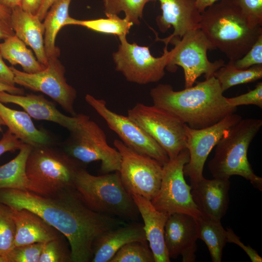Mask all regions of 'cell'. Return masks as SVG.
<instances>
[{
	"mask_svg": "<svg viewBox=\"0 0 262 262\" xmlns=\"http://www.w3.org/2000/svg\"><path fill=\"white\" fill-rule=\"evenodd\" d=\"M150 96L154 106L195 129L213 125L237 110L227 103L214 76L181 91L159 84L150 90Z\"/></svg>",
	"mask_w": 262,
	"mask_h": 262,
	"instance_id": "obj_2",
	"label": "cell"
},
{
	"mask_svg": "<svg viewBox=\"0 0 262 262\" xmlns=\"http://www.w3.org/2000/svg\"><path fill=\"white\" fill-rule=\"evenodd\" d=\"M0 117L8 130L24 143L33 147L51 145L48 133L38 129L26 112L11 109L0 102Z\"/></svg>",
	"mask_w": 262,
	"mask_h": 262,
	"instance_id": "obj_24",
	"label": "cell"
},
{
	"mask_svg": "<svg viewBox=\"0 0 262 262\" xmlns=\"http://www.w3.org/2000/svg\"><path fill=\"white\" fill-rule=\"evenodd\" d=\"M246 19L249 26H262V0H234Z\"/></svg>",
	"mask_w": 262,
	"mask_h": 262,
	"instance_id": "obj_36",
	"label": "cell"
},
{
	"mask_svg": "<svg viewBox=\"0 0 262 262\" xmlns=\"http://www.w3.org/2000/svg\"><path fill=\"white\" fill-rule=\"evenodd\" d=\"M213 76L218 81L224 92L233 86L253 82L261 79L262 65L241 69L234 66V61L229 60L227 64L218 69Z\"/></svg>",
	"mask_w": 262,
	"mask_h": 262,
	"instance_id": "obj_29",
	"label": "cell"
},
{
	"mask_svg": "<svg viewBox=\"0 0 262 262\" xmlns=\"http://www.w3.org/2000/svg\"><path fill=\"white\" fill-rule=\"evenodd\" d=\"M0 102L19 105L31 117L36 120L54 122L69 131L73 130L78 123V114L71 116L64 115L57 109L53 102L42 95L30 94L24 96L0 91Z\"/></svg>",
	"mask_w": 262,
	"mask_h": 262,
	"instance_id": "obj_19",
	"label": "cell"
},
{
	"mask_svg": "<svg viewBox=\"0 0 262 262\" xmlns=\"http://www.w3.org/2000/svg\"><path fill=\"white\" fill-rule=\"evenodd\" d=\"M63 236L44 243L39 262H71V253Z\"/></svg>",
	"mask_w": 262,
	"mask_h": 262,
	"instance_id": "obj_34",
	"label": "cell"
},
{
	"mask_svg": "<svg viewBox=\"0 0 262 262\" xmlns=\"http://www.w3.org/2000/svg\"><path fill=\"white\" fill-rule=\"evenodd\" d=\"M16 226L12 209L0 203V257L6 254L14 247Z\"/></svg>",
	"mask_w": 262,
	"mask_h": 262,
	"instance_id": "obj_33",
	"label": "cell"
},
{
	"mask_svg": "<svg viewBox=\"0 0 262 262\" xmlns=\"http://www.w3.org/2000/svg\"><path fill=\"white\" fill-rule=\"evenodd\" d=\"M198 239L194 216L183 213L170 214L164 227V240L170 258L182 256L183 262L196 261Z\"/></svg>",
	"mask_w": 262,
	"mask_h": 262,
	"instance_id": "obj_16",
	"label": "cell"
},
{
	"mask_svg": "<svg viewBox=\"0 0 262 262\" xmlns=\"http://www.w3.org/2000/svg\"><path fill=\"white\" fill-rule=\"evenodd\" d=\"M0 203L12 209L31 210L58 230L69 244L72 262H91L95 239L107 230L127 224L122 219L92 211L74 189L50 196L1 189Z\"/></svg>",
	"mask_w": 262,
	"mask_h": 262,
	"instance_id": "obj_1",
	"label": "cell"
},
{
	"mask_svg": "<svg viewBox=\"0 0 262 262\" xmlns=\"http://www.w3.org/2000/svg\"><path fill=\"white\" fill-rule=\"evenodd\" d=\"M127 116L160 146L169 159L186 148L185 124L164 109L137 103L128 110Z\"/></svg>",
	"mask_w": 262,
	"mask_h": 262,
	"instance_id": "obj_10",
	"label": "cell"
},
{
	"mask_svg": "<svg viewBox=\"0 0 262 262\" xmlns=\"http://www.w3.org/2000/svg\"><path fill=\"white\" fill-rule=\"evenodd\" d=\"M58 57L49 59L45 68L34 73L20 71L12 66L10 67L13 73L16 84L46 94L66 112L75 116L77 114L74 107L77 92L67 82L65 67Z\"/></svg>",
	"mask_w": 262,
	"mask_h": 262,
	"instance_id": "obj_13",
	"label": "cell"
},
{
	"mask_svg": "<svg viewBox=\"0 0 262 262\" xmlns=\"http://www.w3.org/2000/svg\"><path fill=\"white\" fill-rule=\"evenodd\" d=\"M226 99L229 105L236 108L240 105H254L262 108V82H258L254 89L245 94Z\"/></svg>",
	"mask_w": 262,
	"mask_h": 262,
	"instance_id": "obj_38",
	"label": "cell"
},
{
	"mask_svg": "<svg viewBox=\"0 0 262 262\" xmlns=\"http://www.w3.org/2000/svg\"><path fill=\"white\" fill-rule=\"evenodd\" d=\"M242 119L241 115L234 113L203 129H192L185 124L186 147L190 157L184 166L183 173L189 178L191 185L204 178L203 168L211 150L225 133Z\"/></svg>",
	"mask_w": 262,
	"mask_h": 262,
	"instance_id": "obj_15",
	"label": "cell"
},
{
	"mask_svg": "<svg viewBox=\"0 0 262 262\" xmlns=\"http://www.w3.org/2000/svg\"><path fill=\"white\" fill-rule=\"evenodd\" d=\"M0 82L15 86L14 74L10 66H7L3 61L0 50Z\"/></svg>",
	"mask_w": 262,
	"mask_h": 262,
	"instance_id": "obj_41",
	"label": "cell"
},
{
	"mask_svg": "<svg viewBox=\"0 0 262 262\" xmlns=\"http://www.w3.org/2000/svg\"><path fill=\"white\" fill-rule=\"evenodd\" d=\"M36 15L23 10L21 7L11 9L10 23L15 34L35 53L37 60L46 66L48 64L44 42V26Z\"/></svg>",
	"mask_w": 262,
	"mask_h": 262,
	"instance_id": "obj_23",
	"label": "cell"
},
{
	"mask_svg": "<svg viewBox=\"0 0 262 262\" xmlns=\"http://www.w3.org/2000/svg\"><path fill=\"white\" fill-rule=\"evenodd\" d=\"M85 100L128 147L138 153L154 159L163 165L168 162L169 159L165 151L128 116L110 110L106 106L104 100L98 99L90 94L86 95Z\"/></svg>",
	"mask_w": 262,
	"mask_h": 262,
	"instance_id": "obj_14",
	"label": "cell"
},
{
	"mask_svg": "<svg viewBox=\"0 0 262 262\" xmlns=\"http://www.w3.org/2000/svg\"><path fill=\"white\" fill-rule=\"evenodd\" d=\"M11 13V9L0 4V18L10 23Z\"/></svg>",
	"mask_w": 262,
	"mask_h": 262,
	"instance_id": "obj_48",
	"label": "cell"
},
{
	"mask_svg": "<svg viewBox=\"0 0 262 262\" xmlns=\"http://www.w3.org/2000/svg\"><path fill=\"white\" fill-rule=\"evenodd\" d=\"M0 91H5L12 94L18 95H23L24 94L22 88L10 86L1 82H0Z\"/></svg>",
	"mask_w": 262,
	"mask_h": 262,
	"instance_id": "obj_45",
	"label": "cell"
},
{
	"mask_svg": "<svg viewBox=\"0 0 262 262\" xmlns=\"http://www.w3.org/2000/svg\"><path fill=\"white\" fill-rule=\"evenodd\" d=\"M113 144L121 155L118 172L126 190L131 195L152 199L161 185L163 165L154 159L132 150L119 139H115Z\"/></svg>",
	"mask_w": 262,
	"mask_h": 262,
	"instance_id": "obj_11",
	"label": "cell"
},
{
	"mask_svg": "<svg viewBox=\"0 0 262 262\" xmlns=\"http://www.w3.org/2000/svg\"><path fill=\"white\" fill-rule=\"evenodd\" d=\"M106 16V18L91 20H78L70 16L66 23V26H81L96 32L116 35L119 37L127 35L133 25L132 23L125 18H121L118 15Z\"/></svg>",
	"mask_w": 262,
	"mask_h": 262,
	"instance_id": "obj_30",
	"label": "cell"
},
{
	"mask_svg": "<svg viewBox=\"0 0 262 262\" xmlns=\"http://www.w3.org/2000/svg\"><path fill=\"white\" fill-rule=\"evenodd\" d=\"M219 0H195L196 6L200 13L205 10Z\"/></svg>",
	"mask_w": 262,
	"mask_h": 262,
	"instance_id": "obj_46",
	"label": "cell"
},
{
	"mask_svg": "<svg viewBox=\"0 0 262 262\" xmlns=\"http://www.w3.org/2000/svg\"><path fill=\"white\" fill-rule=\"evenodd\" d=\"M262 126L261 119H242L225 133L215 146L214 155L208 163L213 178L229 179L238 175L262 190V178L255 174L247 158L249 145Z\"/></svg>",
	"mask_w": 262,
	"mask_h": 262,
	"instance_id": "obj_4",
	"label": "cell"
},
{
	"mask_svg": "<svg viewBox=\"0 0 262 262\" xmlns=\"http://www.w3.org/2000/svg\"><path fill=\"white\" fill-rule=\"evenodd\" d=\"M200 29L214 49L234 61L262 35V26L250 28L234 0H219L207 8L201 13Z\"/></svg>",
	"mask_w": 262,
	"mask_h": 262,
	"instance_id": "obj_3",
	"label": "cell"
},
{
	"mask_svg": "<svg viewBox=\"0 0 262 262\" xmlns=\"http://www.w3.org/2000/svg\"><path fill=\"white\" fill-rule=\"evenodd\" d=\"M126 36L118 37V49L113 53L115 70L131 82L147 84L159 82L165 75L168 61L167 47H164L161 56L155 57L151 55L148 47L130 43Z\"/></svg>",
	"mask_w": 262,
	"mask_h": 262,
	"instance_id": "obj_12",
	"label": "cell"
},
{
	"mask_svg": "<svg viewBox=\"0 0 262 262\" xmlns=\"http://www.w3.org/2000/svg\"><path fill=\"white\" fill-rule=\"evenodd\" d=\"M144 221V229L155 262H169L164 244V227L169 215L159 211L151 201L137 195H131Z\"/></svg>",
	"mask_w": 262,
	"mask_h": 262,
	"instance_id": "obj_20",
	"label": "cell"
},
{
	"mask_svg": "<svg viewBox=\"0 0 262 262\" xmlns=\"http://www.w3.org/2000/svg\"><path fill=\"white\" fill-rule=\"evenodd\" d=\"M4 125V122L0 117V132L2 131V126Z\"/></svg>",
	"mask_w": 262,
	"mask_h": 262,
	"instance_id": "obj_49",
	"label": "cell"
},
{
	"mask_svg": "<svg viewBox=\"0 0 262 262\" xmlns=\"http://www.w3.org/2000/svg\"><path fill=\"white\" fill-rule=\"evenodd\" d=\"M133 241H147L143 224L136 222L107 230L94 241L92 262H109L123 246Z\"/></svg>",
	"mask_w": 262,
	"mask_h": 262,
	"instance_id": "obj_22",
	"label": "cell"
},
{
	"mask_svg": "<svg viewBox=\"0 0 262 262\" xmlns=\"http://www.w3.org/2000/svg\"><path fill=\"white\" fill-rule=\"evenodd\" d=\"M230 184L229 179L204 178L191 185L192 198L198 210L221 220L229 208Z\"/></svg>",
	"mask_w": 262,
	"mask_h": 262,
	"instance_id": "obj_18",
	"label": "cell"
},
{
	"mask_svg": "<svg viewBox=\"0 0 262 262\" xmlns=\"http://www.w3.org/2000/svg\"><path fill=\"white\" fill-rule=\"evenodd\" d=\"M24 144L8 130L0 140V156L7 152L19 150Z\"/></svg>",
	"mask_w": 262,
	"mask_h": 262,
	"instance_id": "obj_39",
	"label": "cell"
},
{
	"mask_svg": "<svg viewBox=\"0 0 262 262\" xmlns=\"http://www.w3.org/2000/svg\"><path fill=\"white\" fill-rule=\"evenodd\" d=\"M174 47L168 51L169 58L166 67L169 71L174 72L177 66L184 71L185 87L192 86L196 79L204 74L205 79L225 65L220 59L210 62L207 57L208 50L214 49L200 29L189 31L181 38L175 36L168 41Z\"/></svg>",
	"mask_w": 262,
	"mask_h": 262,
	"instance_id": "obj_8",
	"label": "cell"
},
{
	"mask_svg": "<svg viewBox=\"0 0 262 262\" xmlns=\"http://www.w3.org/2000/svg\"><path fill=\"white\" fill-rule=\"evenodd\" d=\"M109 262H155L147 241H133L121 247Z\"/></svg>",
	"mask_w": 262,
	"mask_h": 262,
	"instance_id": "obj_32",
	"label": "cell"
},
{
	"mask_svg": "<svg viewBox=\"0 0 262 262\" xmlns=\"http://www.w3.org/2000/svg\"><path fill=\"white\" fill-rule=\"evenodd\" d=\"M44 245L36 243L14 246L6 254L0 257V262H39Z\"/></svg>",
	"mask_w": 262,
	"mask_h": 262,
	"instance_id": "obj_35",
	"label": "cell"
},
{
	"mask_svg": "<svg viewBox=\"0 0 262 262\" xmlns=\"http://www.w3.org/2000/svg\"><path fill=\"white\" fill-rule=\"evenodd\" d=\"M14 35H15V33L10 24L0 18V40H4Z\"/></svg>",
	"mask_w": 262,
	"mask_h": 262,
	"instance_id": "obj_43",
	"label": "cell"
},
{
	"mask_svg": "<svg viewBox=\"0 0 262 262\" xmlns=\"http://www.w3.org/2000/svg\"><path fill=\"white\" fill-rule=\"evenodd\" d=\"M234 65L236 68L241 69L262 65V35L243 57L234 61Z\"/></svg>",
	"mask_w": 262,
	"mask_h": 262,
	"instance_id": "obj_37",
	"label": "cell"
},
{
	"mask_svg": "<svg viewBox=\"0 0 262 262\" xmlns=\"http://www.w3.org/2000/svg\"><path fill=\"white\" fill-rule=\"evenodd\" d=\"M189 151L185 148L163 165L159 190L150 200L159 211L168 215L183 213L194 217L200 214L192 198L191 187L186 183L184 177V166L189 162Z\"/></svg>",
	"mask_w": 262,
	"mask_h": 262,
	"instance_id": "obj_9",
	"label": "cell"
},
{
	"mask_svg": "<svg viewBox=\"0 0 262 262\" xmlns=\"http://www.w3.org/2000/svg\"><path fill=\"white\" fill-rule=\"evenodd\" d=\"M227 241L234 243L241 247L249 257L252 262H262V258L257 252L249 245H245L241 241L239 236L235 234L230 228L227 229Z\"/></svg>",
	"mask_w": 262,
	"mask_h": 262,
	"instance_id": "obj_40",
	"label": "cell"
},
{
	"mask_svg": "<svg viewBox=\"0 0 262 262\" xmlns=\"http://www.w3.org/2000/svg\"><path fill=\"white\" fill-rule=\"evenodd\" d=\"M195 218L198 239L206 244L212 262H221L223 248L228 242L227 231L222 226L221 220L201 212Z\"/></svg>",
	"mask_w": 262,
	"mask_h": 262,
	"instance_id": "obj_25",
	"label": "cell"
},
{
	"mask_svg": "<svg viewBox=\"0 0 262 262\" xmlns=\"http://www.w3.org/2000/svg\"><path fill=\"white\" fill-rule=\"evenodd\" d=\"M153 0H103L106 16L125 14V18L133 24L138 26L143 16L145 5Z\"/></svg>",
	"mask_w": 262,
	"mask_h": 262,
	"instance_id": "obj_31",
	"label": "cell"
},
{
	"mask_svg": "<svg viewBox=\"0 0 262 262\" xmlns=\"http://www.w3.org/2000/svg\"><path fill=\"white\" fill-rule=\"evenodd\" d=\"M160 3L162 11L156 21L159 30L165 33L173 27L174 31L169 36L156 40L162 41L167 47L168 41L177 36L181 38L189 31L200 29L201 13L198 10L195 0H153Z\"/></svg>",
	"mask_w": 262,
	"mask_h": 262,
	"instance_id": "obj_17",
	"label": "cell"
},
{
	"mask_svg": "<svg viewBox=\"0 0 262 262\" xmlns=\"http://www.w3.org/2000/svg\"><path fill=\"white\" fill-rule=\"evenodd\" d=\"M57 0H43L42 5L36 15L41 21H43L51 6Z\"/></svg>",
	"mask_w": 262,
	"mask_h": 262,
	"instance_id": "obj_44",
	"label": "cell"
},
{
	"mask_svg": "<svg viewBox=\"0 0 262 262\" xmlns=\"http://www.w3.org/2000/svg\"><path fill=\"white\" fill-rule=\"evenodd\" d=\"M22 0H0V4L10 9L21 7Z\"/></svg>",
	"mask_w": 262,
	"mask_h": 262,
	"instance_id": "obj_47",
	"label": "cell"
},
{
	"mask_svg": "<svg viewBox=\"0 0 262 262\" xmlns=\"http://www.w3.org/2000/svg\"><path fill=\"white\" fill-rule=\"evenodd\" d=\"M73 188L85 205L95 212L124 220H135L140 214L118 171L94 176L83 166L76 175Z\"/></svg>",
	"mask_w": 262,
	"mask_h": 262,
	"instance_id": "obj_5",
	"label": "cell"
},
{
	"mask_svg": "<svg viewBox=\"0 0 262 262\" xmlns=\"http://www.w3.org/2000/svg\"><path fill=\"white\" fill-rule=\"evenodd\" d=\"M83 166L63 149L51 145L33 147L26 163L29 191L50 196L74 189L76 175Z\"/></svg>",
	"mask_w": 262,
	"mask_h": 262,
	"instance_id": "obj_6",
	"label": "cell"
},
{
	"mask_svg": "<svg viewBox=\"0 0 262 262\" xmlns=\"http://www.w3.org/2000/svg\"><path fill=\"white\" fill-rule=\"evenodd\" d=\"M43 0H22L21 7L28 12L36 15Z\"/></svg>",
	"mask_w": 262,
	"mask_h": 262,
	"instance_id": "obj_42",
	"label": "cell"
},
{
	"mask_svg": "<svg viewBox=\"0 0 262 262\" xmlns=\"http://www.w3.org/2000/svg\"><path fill=\"white\" fill-rule=\"evenodd\" d=\"M11 209L16 226L14 246L46 243L64 236L33 212L26 209Z\"/></svg>",
	"mask_w": 262,
	"mask_h": 262,
	"instance_id": "obj_21",
	"label": "cell"
},
{
	"mask_svg": "<svg viewBox=\"0 0 262 262\" xmlns=\"http://www.w3.org/2000/svg\"><path fill=\"white\" fill-rule=\"evenodd\" d=\"M32 147L24 144L16 157L0 166V189H15L29 191V183L26 173V163Z\"/></svg>",
	"mask_w": 262,
	"mask_h": 262,
	"instance_id": "obj_28",
	"label": "cell"
},
{
	"mask_svg": "<svg viewBox=\"0 0 262 262\" xmlns=\"http://www.w3.org/2000/svg\"><path fill=\"white\" fill-rule=\"evenodd\" d=\"M2 56L12 66L19 65L23 71L34 73L43 70L46 67L34 56L32 51L15 34L0 43Z\"/></svg>",
	"mask_w": 262,
	"mask_h": 262,
	"instance_id": "obj_27",
	"label": "cell"
},
{
	"mask_svg": "<svg viewBox=\"0 0 262 262\" xmlns=\"http://www.w3.org/2000/svg\"><path fill=\"white\" fill-rule=\"evenodd\" d=\"M71 0H57L51 6L44 19V48L48 60L60 56V49L55 45L56 38L70 17L69 7Z\"/></svg>",
	"mask_w": 262,
	"mask_h": 262,
	"instance_id": "obj_26",
	"label": "cell"
},
{
	"mask_svg": "<svg viewBox=\"0 0 262 262\" xmlns=\"http://www.w3.org/2000/svg\"><path fill=\"white\" fill-rule=\"evenodd\" d=\"M78 121L63 145V149L81 164L101 162L100 170L104 174L119 171V152L110 146L104 131L90 117L78 114Z\"/></svg>",
	"mask_w": 262,
	"mask_h": 262,
	"instance_id": "obj_7",
	"label": "cell"
}]
</instances>
